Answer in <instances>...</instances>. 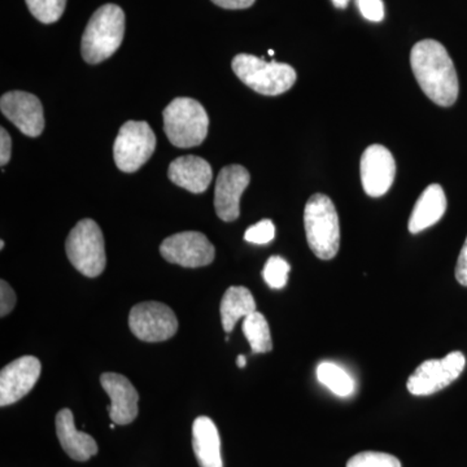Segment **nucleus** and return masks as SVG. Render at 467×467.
<instances>
[{"label": "nucleus", "mask_w": 467, "mask_h": 467, "mask_svg": "<svg viewBox=\"0 0 467 467\" xmlns=\"http://www.w3.org/2000/svg\"><path fill=\"white\" fill-rule=\"evenodd\" d=\"M236 365H238V368H245V365H247V358H245L244 355H239L238 358H236Z\"/></svg>", "instance_id": "473e14b6"}, {"label": "nucleus", "mask_w": 467, "mask_h": 467, "mask_svg": "<svg viewBox=\"0 0 467 467\" xmlns=\"http://www.w3.org/2000/svg\"><path fill=\"white\" fill-rule=\"evenodd\" d=\"M131 333L147 343L165 342L178 330L173 310L158 301L137 304L129 316Z\"/></svg>", "instance_id": "1a4fd4ad"}, {"label": "nucleus", "mask_w": 467, "mask_h": 467, "mask_svg": "<svg viewBox=\"0 0 467 467\" xmlns=\"http://www.w3.org/2000/svg\"><path fill=\"white\" fill-rule=\"evenodd\" d=\"M160 254L171 264L183 267H202L213 263L216 250L204 234L184 232L165 239L160 245Z\"/></svg>", "instance_id": "9d476101"}, {"label": "nucleus", "mask_w": 467, "mask_h": 467, "mask_svg": "<svg viewBox=\"0 0 467 467\" xmlns=\"http://www.w3.org/2000/svg\"><path fill=\"white\" fill-rule=\"evenodd\" d=\"M243 333L250 343L252 352L266 353L273 349L272 335L266 318L259 312L252 313L243 322Z\"/></svg>", "instance_id": "4be33fe9"}, {"label": "nucleus", "mask_w": 467, "mask_h": 467, "mask_svg": "<svg viewBox=\"0 0 467 467\" xmlns=\"http://www.w3.org/2000/svg\"><path fill=\"white\" fill-rule=\"evenodd\" d=\"M269 55H270V57H273V55H275V51L269 50Z\"/></svg>", "instance_id": "f704fd0d"}, {"label": "nucleus", "mask_w": 467, "mask_h": 467, "mask_svg": "<svg viewBox=\"0 0 467 467\" xmlns=\"http://www.w3.org/2000/svg\"><path fill=\"white\" fill-rule=\"evenodd\" d=\"M250 181V171L242 165H227L220 171L214 192V208L221 220L233 223L239 217L241 198Z\"/></svg>", "instance_id": "ddd939ff"}, {"label": "nucleus", "mask_w": 467, "mask_h": 467, "mask_svg": "<svg viewBox=\"0 0 467 467\" xmlns=\"http://www.w3.org/2000/svg\"><path fill=\"white\" fill-rule=\"evenodd\" d=\"M12 155V140L5 128L0 129V164H8Z\"/></svg>", "instance_id": "c85d7f7f"}, {"label": "nucleus", "mask_w": 467, "mask_h": 467, "mask_svg": "<svg viewBox=\"0 0 467 467\" xmlns=\"http://www.w3.org/2000/svg\"><path fill=\"white\" fill-rule=\"evenodd\" d=\"M66 251L70 264L81 275L95 278L107 265L106 245L99 225L90 218L79 221L67 235Z\"/></svg>", "instance_id": "423d86ee"}, {"label": "nucleus", "mask_w": 467, "mask_h": 467, "mask_svg": "<svg viewBox=\"0 0 467 467\" xmlns=\"http://www.w3.org/2000/svg\"><path fill=\"white\" fill-rule=\"evenodd\" d=\"M125 34V14L119 5H106L95 11L84 36L81 54L86 63L99 64L112 57Z\"/></svg>", "instance_id": "f03ea898"}, {"label": "nucleus", "mask_w": 467, "mask_h": 467, "mask_svg": "<svg viewBox=\"0 0 467 467\" xmlns=\"http://www.w3.org/2000/svg\"><path fill=\"white\" fill-rule=\"evenodd\" d=\"M447 211V196L441 184H430L420 193L410 218H409V232L418 234L429 229L441 220Z\"/></svg>", "instance_id": "a211bd4d"}, {"label": "nucleus", "mask_w": 467, "mask_h": 467, "mask_svg": "<svg viewBox=\"0 0 467 467\" xmlns=\"http://www.w3.org/2000/svg\"><path fill=\"white\" fill-rule=\"evenodd\" d=\"M155 149L156 135L147 122H125L113 144L116 167L124 173H134L149 161Z\"/></svg>", "instance_id": "0eeeda50"}, {"label": "nucleus", "mask_w": 467, "mask_h": 467, "mask_svg": "<svg viewBox=\"0 0 467 467\" xmlns=\"http://www.w3.org/2000/svg\"><path fill=\"white\" fill-rule=\"evenodd\" d=\"M466 367L462 352H451L441 359L422 362L409 377L408 391L414 396H430L453 383Z\"/></svg>", "instance_id": "6e6552de"}, {"label": "nucleus", "mask_w": 467, "mask_h": 467, "mask_svg": "<svg viewBox=\"0 0 467 467\" xmlns=\"http://www.w3.org/2000/svg\"><path fill=\"white\" fill-rule=\"evenodd\" d=\"M456 278L460 285L467 287V238L457 261Z\"/></svg>", "instance_id": "c756f323"}, {"label": "nucleus", "mask_w": 467, "mask_h": 467, "mask_svg": "<svg viewBox=\"0 0 467 467\" xmlns=\"http://www.w3.org/2000/svg\"><path fill=\"white\" fill-rule=\"evenodd\" d=\"M316 374H317L318 382L324 384L326 389H330L334 395L339 396V398H348L355 392V379L348 371L344 370L340 365L335 364V362H321Z\"/></svg>", "instance_id": "412c9836"}, {"label": "nucleus", "mask_w": 467, "mask_h": 467, "mask_svg": "<svg viewBox=\"0 0 467 467\" xmlns=\"http://www.w3.org/2000/svg\"><path fill=\"white\" fill-rule=\"evenodd\" d=\"M57 434L61 447L70 459L76 461L90 460L98 453L97 441L92 436L78 431L75 425V418L70 409H63L57 416Z\"/></svg>", "instance_id": "f3484780"}, {"label": "nucleus", "mask_w": 467, "mask_h": 467, "mask_svg": "<svg viewBox=\"0 0 467 467\" xmlns=\"http://www.w3.org/2000/svg\"><path fill=\"white\" fill-rule=\"evenodd\" d=\"M168 177L171 182L192 193L207 192L213 178L207 160L199 156H182L169 165Z\"/></svg>", "instance_id": "dca6fc26"}, {"label": "nucleus", "mask_w": 467, "mask_h": 467, "mask_svg": "<svg viewBox=\"0 0 467 467\" xmlns=\"http://www.w3.org/2000/svg\"><path fill=\"white\" fill-rule=\"evenodd\" d=\"M0 248H2V250H3V248H5V242H3V241L0 242Z\"/></svg>", "instance_id": "72a5a7b5"}, {"label": "nucleus", "mask_w": 467, "mask_h": 467, "mask_svg": "<svg viewBox=\"0 0 467 467\" xmlns=\"http://www.w3.org/2000/svg\"><path fill=\"white\" fill-rule=\"evenodd\" d=\"M220 312L223 330L230 334L239 319L247 318L252 313L256 312V301L248 288L233 285L227 288L221 300Z\"/></svg>", "instance_id": "aec40b11"}, {"label": "nucleus", "mask_w": 467, "mask_h": 467, "mask_svg": "<svg viewBox=\"0 0 467 467\" xmlns=\"http://www.w3.org/2000/svg\"><path fill=\"white\" fill-rule=\"evenodd\" d=\"M168 140L180 149H192L204 142L208 135L207 110L192 98H177L162 112Z\"/></svg>", "instance_id": "20e7f679"}, {"label": "nucleus", "mask_w": 467, "mask_h": 467, "mask_svg": "<svg viewBox=\"0 0 467 467\" xmlns=\"http://www.w3.org/2000/svg\"><path fill=\"white\" fill-rule=\"evenodd\" d=\"M306 241L321 260H333L340 247V223L333 201L324 193H315L304 209Z\"/></svg>", "instance_id": "7ed1b4c3"}, {"label": "nucleus", "mask_w": 467, "mask_h": 467, "mask_svg": "<svg viewBox=\"0 0 467 467\" xmlns=\"http://www.w3.org/2000/svg\"><path fill=\"white\" fill-rule=\"evenodd\" d=\"M232 67L243 84L266 97H276L290 90L297 78L294 67L288 64L265 61L254 55H236Z\"/></svg>", "instance_id": "39448f33"}, {"label": "nucleus", "mask_w": 467, "mask_h": 467, "mask_svg": "<svg viewBox=\"0 0 467 467\" xmlns=\"http://www.w3.org/2000/svg\"><path fill=\"white\" fill-rule=\"evenodd\" d=\"M192 447L201 467H223L220 434L211 418H196L192 425Z\"/></svg>", "instance_id": "6ab92c4d"}, {"label": "nucleus", "mask_w": 467, "mask_h": 467, "mask_svg": "<svg viewBox=\"0 0 467 467\" xmlns=\"http://www.w3.org/2000/svg\"><path fill=\"white\" fill-rule=\"evenodd\" d=\"M362 16L373 23H380L384 18L383 0H356Z\"/></svg>", "instance_id": "bb28decb"}, {"label": "nucleus", "mask_w": 467, "mask_h": 467, "mask_svg": "<svg viewBox=\"0 0 467 467\" xmlns=\"http://www.w3.org/2000/svg\"><path fill=\"white\" fill-rule=\"evenodd\" d=\"M41 370V361L33 356H24L3 368L0 373V407H8L26 398L38 382Z\"/></svg>", "instance_id": "f8f14e48"}, {"label": "nucleus", "mask_w": 467, "mask_h": 467, "mask_svg": "<svg viewBox=\"0 0 467 467\" xmlns=\"http://www.w3.org/2000/svg\"><path fill=\"white\" fill-rule=\"evenodd\" d=\"M337 8L344 9L349 5L350 0H331Z\"/></svg>", "instance_id": "2f4dec72"}, {"label": "nucleus", "mask_w": 467, "mask_h": 467, "mask_svg": "<svg viewBox=\"0 0 467 467\" xmlns=\"http://www.w3.org/2000/svg\"><path fill=\"white\" fill-rule=\"evenodd\" d=\"M27 8L36 20L54 24L60 20L67 7V0H26Z\"/></svg>", "instance_id": "5701e85b"}, {"label": "nucleus", "mask_w": 467, "mask_h": 467, "mask_svg": "<svg viewBox=\"0 0 467 467\" xmlns=\"http://www.w3.org/2000/svg\"><path fill=\"white\" fill-rule=\"evenodd\" d=\"M291 266L281 256H272L264 266L263 276L272 290H281L288 282Z\"/></svg>", "instance_id": "b1692460"}, {"label": "nucleus", "mask_w": 467, "mask_h": 467, "mask_svg": "<svg viewBox=\"0 0 467 467\" xmlns=\"http://www.w3.org/2000/svg\"><path fill=\"white\" fill-rule=\"evenodd\" d=\"M275 226L270 220H263L256 225L248 227L244 234V239L252 244H267L275 239Z\"/></svg>", "instance_id": "a878e982"}, {"label": "nucleus", "mask_w": 467, "mask_h": 467, "mask_svg": "<svg viewBox=\"0 0 467 467\" xmlns=\"http://www.w3.org/2000/svg\"><path fill=\"white\" fill-rule=\"evenodd\" d=\"M101 387L110 399L109 417L116 425H129L138 416L140 395L130 380L121 374L104 373Z\"/></svg>", "instance_id": "2eb2a0df"}, {"label": "nucleus", "mask_w": 467, "mask_h": 467, "mask_svg": "<svg viewBox=\"0 0 467 467\" xmlns=\"http://www.w3.org/2000/svg\"><path fill=\"white\" fill-rule=\"evenodd\" d=\"M0 109L27 137H39L45 130V112L36 95L26 91L5 92L0 99Z\"/></svg>", "instance_id": "9b49d317"}, {"label": "nucleus", "mask_w": 467, "mask_h": 467, "mask_svg": "<svg viewBox=\"0 0 467 467\" xmlns=\"http://www.w3.org/2000/svg\"><path fill=\"white\" fill-rule=\"evenodd\" d=\"M410 66L418 85L430 100L451 107L459 98L456 67L444 46L434 39L418 42L410 52Z\"/></svg>", "instance_id": "f257e3e1"}, {"label": "nucleus", "mask_w": 467, "mask_h": 467, "mask_svg": "<svg viewBox=\"0 0 467 467\" xmlns=\"http://www.w3.org/2000/svg\"><path fill=\"white\" fill-rule=\"evenodd\" d=\"M218 7L225 9H245L254 5L256 0H212Z\"/></svg>", "instance_id": "7c9ffc66"}, {"label": "nucleus", "mask_w": 467, "mask_h": 467, "mask_svg": "<svg viewBox=\"0 0 467 467\" xmlns=\"http://www.w3.org/2000/svg\"><path fill=\"white\" fill-rule=\"evenodd\" d=\"M347 467H401V462L392 454L361 451L347 462Z\"/></svg>", "instance_id": "393cba45"}, {"label": "nucleus", "mask_w": 467, "mask_h": 467, "mask_svg": "<svg viewBox=\"0 0 467 467\" xmlns=\"http://www.w3.org/2000/svg\"><path fill=\"white\" fill-rule=\"evenodd\" d=\"M15 306H16V294L7 282H0V316L5 317Z\"/></svg>", "instance_id": "cd10ccee"}, {"label": "nucleus", "mask_w": 467, "mask_h": 467, "mask_svg": "<svg viewBox=\"0 0 467 467\" xmlns=\"http://www.w3.org/2000/svg\"><path fill=\"white\" fill-rule=\"evenodd\" d=\"M395 175L396 162L389 149L373 144L365 150L361 158V181L368 196L379 198L389 192Z\"/></svg>", "instance_id": "4468645a"}]
</instances>
